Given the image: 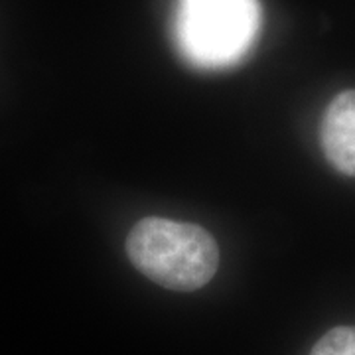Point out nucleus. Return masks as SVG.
Instances as JSON below:
<instances>
[{"instance_id":"obj_2","label":"nucleus","mask_w":355,"mask_h":355,"mask_svg":"<svg viewBox=\"0 0 355 355\" xmlns=\"http://www.w3.org/2000/svg\"><path fill=\"white\" fill-rule=\"evenodd\" d=\"M259 24L257 0H180V46L198 65L239 62L251 48Z\"/></svg>"},{"instance_id":"obj_4","label":"nucleus","mask_w":355,"mask_h":355,"mask_svg":"<svg viewBox=\"0 0 355 355\" xmlns=\"http://www.w3.org/2000/svg\"><path fill=\"white\" fill-rule=\"evenodd\" d=\"M308 355H355V326H338L324 334Z\"/></svg>"},{"instance_id":"obj_1","label":"nucleus","mask_w":355,"mask_h":355,"mask_svg":"<svg viewBox=\"0 0 355 355\" xmlns=\"http://www.w3.org/2000/svg\"><path fill=\"white\" fill-rule=\"evenodd\" d=\"M125 249L144 277L168 291H198L216 277L219 266V247L209 231L166 217L135 223Z\"/></svg>"},{"instance_id":"obj_3","label":"nucleus","mask_w":355,"mask_h":355,"mask_svg":"<svg viewBox=\"0 0 355 355\" xmlns=\"http://www.w3.org/2000/svg\"><path fill=\"white\" fill-rule=\"evenodd\" d=\"M320 142L338 172L355 176V89L336 95L324 111Z\"/></svg>"}]
</instances>
